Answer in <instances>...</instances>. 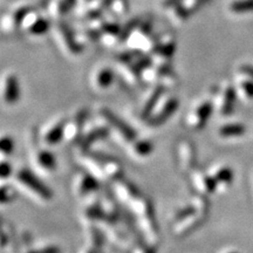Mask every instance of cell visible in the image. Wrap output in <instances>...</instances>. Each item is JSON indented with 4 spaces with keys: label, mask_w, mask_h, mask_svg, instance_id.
<instances>
[{
    "label": "cell",
    "mask_w": 253,
    "mask_h": 253,
    "mask_svg": "<svg viewBox=\"0 0 253 253\" xmlns=\"http://www.w3.org/2000/svg\"><path fill=\"white\" fill-rule=\"evenodd\" d=\"M213 178L216 179L217 184L229 185L233 181V171L229 167H221L218 168L216 172L213 173Z\"/></svg>",
    "instance_id": "cell-21"
},
{
    "label": "cell",
    "mask_w": 253,
    "mask_h": 253,
    "mask_svg": "<svg viewBox=\"0 0 253 253\" xmlns=\"http://www.w3.org/2000/svg\"><path fill=\"white\" fill-rule=\"evenodd\" d=\"M39 253H60V251L56 246H47V248L41 249Z\"/></svg>",
    "instance_id": "cell-29"
},
{
    "label": "cell",
    "mask_w": 253,
    "mask_h": 253,
    "mask_svg": "<svg viewBox=\"0 0 253 253\" xmlns=\"http://www.w3.org/2000/svg\"><path fill=\"white\" fill-rule=\"evenodd\" d=\"M213 106L210 101H204L201 104L196 107V109L192 112V115L190 116V126L196 130L204 128L208 123V120L210 119L212 114Z\"/></svg>",
    "instance_id": "cell-4"
},
{
    "label": "cell",
    "mask_w": 253,
    "mask_h": 253,
    "mask_svg": "<svg viewBox=\"0 0 253 253\" xmlns=\"http://www.w3.org/2000/svg\"><path fill=\"white\" fill-rule=\"evenodd\" d=\"M227 8L232 14L253 13V0H232L227 5Z\"/></svg>",
    "instance_id": "cell-14"
},
{
    "label": "cell",
    "mask_w": 253,
    "mask_h": 253,
    "mask_svg": "<svg viewBox=\"0 0 253 253\" xmlns=\"http://www.w3.org/2000/svg\"><path fill=\"white\" fill-rule=\"evenodd\" d=\"M202 221H203V219H201L198 214L197 216L194 214V216L186 218L184 220L177 221L175 233L177 236H184L186 233H190L191 231H194L196 227H198V225H201Z\"/></svg>",
    "instance_id": "cell-11"
},
{
    "label": "cell",
    "mask_w": 253,
    "mask_h": 253,
    "mask_svg": "<svg viewBox=\"0 0 253 253\" xmlns=\"http://www.w3.org/2000/svg\"><path fill=\"white\" fill-rule=\"evenodd\" d=\"M20 97V86L14 74H7L4 84V99L6 103L14 104Z\"/></svg>",
    "instance_id": "cell-7"
},
{
    "label": "cell",
    "mask_w": 253,
    "mask_h": 253,
    "mask_svg": "<svg viewBox=\"0 0 253 253\" xmlns=\"http://www.w3.org/2000/svg\"><path fill=\"white\" fill-rule=\"evenodd\" d=\"M58 33L62 43L65 45L69 53H72V54H78V53L81 52V46L79 45V42L74 38V34H73L72 30L67 26V25L60 23L58 25Z\"/></svg>",
    "instance_id": "cell-6"
},
{
    "label": "cell",
    "mask_w": 253,
    "mask_h": 253,
    "mask_svg": "<svg viewBox=\"0 0 253 253\" xmlns=\"http://www.w3.org/2000/svg\"><path fill=\"white\" fill-rule=\"evenodd\" d=\"M21 27H24L31 36L41 37L45 36L47 32L49 31L50 23L48 19L41 17L40 14H38L37 12L32 9L30 13L25 17Z\"/></svg>",
    "instance_id": "cell-2"
},
{
    "label": "cell",
    "mask_w": 253,
    "mask_h": 253,
    "mask_svg": "<svg viewBox=\"0 0 253 253\" xmlns=\"http://www.w3.org/2000/svg\"><path fill=\"white\" fill-rule=\"evenodd\" d=\"M227 253H238V252H236V251H231V252H227Z\"/></svg>",
    "instance_id": "cell-31"
},
{
    "label": "cell",
    "mask_w": 253,
    "mask_h": 253,
    "mask_svg": "<svg viewBox=\"0 0 253 253\" xmlns=\"http://www.w3.org/2000/svg\"><path fill=\"white\" fill-rule=\"evenodd\" d=\"M240 73H243V74H245L246 77L251 78L253 80V66L243 65L242 67H240Z\"/></svg>",
    "instance_id": "cell-28"
},
{
    "label": "cell",
    "mask_w": 253,
    "mask_h": 253,
    "mask_svg": "<svg viewBox=\"0 0 253 253\" xmlns=\"http://www.w3.org/2000/svg\"><path fill=\"white\" fill-rule=\"evenodd\" d=\"M30 253H39V251H37V252H30Z\"/></svg>",
    "instance_id": "cell-32"
},
{
    "label": "cell",
    "mask_w": 253,
    "mask_h": 253,
    "mask_svg": "<svg viewBox=\"0 0 253 253\" xmlns=\"http://www.w3.org/2000/svg\"><path fill=\"white\" fill-rule=\"evenodd\" d=\"M236 90L235 88L227 86L223 93V99H221V107H220V113L223 115H230L233 112L235 108V102H236Z\"/></svg>",
    "instance_id": "cell-12"
},
{
    "label": "cell",
    "mask_w": 253,
    "mask_h": 253,
    "mask_svg": "<svg viewBox=\"0 0 253 253\" xmlns=\"http://www.w3.org/2000/svg\"><path fill=\"white\" fill-rule=\"evenodd\" d=\"M12 173V167L11 164L7 163V162H2L1 163V177L2 178H6V177H8L9 175Z\"/></svg>",
    "instance_id": "cell-27"
},
{
    "label": "cell",
    "mask_w": 253,
    "mask_h": 253,
    "mask_svg": "<svg viewBox=\"0 0 253 253\" xmlns=\"http://www.w3.org/2000/svg\"><path fill=\"white\" fill-rule=\"evenodd\" d=\"M108 128L106 126H99V128H95L93 130H90L87 135H84V137L81 141V148L82 149H88L91 144L95 143L97 140L104 138L108 136Z\"/></svg>",
    "instance_id": "cell-13"
},
{
    "label": "cell",
    "mask_w": 253,
    "mask_h": 253,
    "mask_svg": "<svg viewBox=\"0 0 253 253\" xmlns=\"http://www.w3.org/2000/svg\"><path fill=\"white\" fill-rule=\"evenodd\" d=\"M245 134V126L240 123H229V125H224L220 126L219 135L221 137H238Z\"/></svg>",
    "instance_id": "cell-17"
},
{
    "label": "cell",
    "mask_w": 253,
    "mask_h": 253,
    "mask_svg": "<svg viewBox=\"0 0 253 253\" xmlns=\"http://www.w3.org/2000/svg\"><path fill=\"white\" fill-rule=\"evenodd\" d=\"M181 157L183 164L186 168H194L196 164V154L195 149L189 142H182L181 143Z\"/></svg>",
    "instance_id": "cell-18"
},
{
    "label": "cell",
    "mask_w": 253,
    "mask_h": 253,
    "mask_svg": "<svg viewBox=\"0 0 253 253\" xmlns=\"http://www.w3.org/2000/svg\"><path fill=\"white\" fill-rule=\"evenodd\" d=\"M132 150H134V153L137 155V156L145 157L148 156V155H150L151 151H153V143L148 140L137 141L135 142Z\"/></svg>",
    "instance_id": "cell-23"
},
{
    "label": "cell",
    "mask_w": 253,
    "mask_h": 253,
    "mask_svg": "<svg viewBox=\"0 0 253 253\" xmlns=\"http://www.w3.org/2000/svg\"><path fill=\"white\" fill-rule=\"evenodd\" d=\"M38 162L41 167L43 168V169L47 170V171H52V170H54L55 168V157L54 155L52 153H49V151H40L39 154H38Z\"/></svg>",
    "instance_id": "cell-22"
},
{
    "label": "cell",
    "mask_w": 253,
    "mask_h": 253,
    "mask_svg": "<svg viewBox=\"0 0 253 253\" xmlns=\"http://www.w3.org/2000/svg\"><path fill=\"white\" fill-rule=\"evenodd\" d=\"M17 178L21 184L26 186L28 190H31L33 194L39 196L40 198L45 199V201H49V199L52 198V191L48 189V186L43 184V183L41 182L33 172H31L30 170H19V172L17 173Z\"/></svg>",
    "instance_id": "cell-1"
},
{
    "label": "cell",
    "mask_w": 253,
    "mask_h": 253,
    "mask_svg": "<svg viewBox=\"0 0 253 253\" xmlns=\"http://www.w3.org/2000/svg\"><path fill=\"white\" fill-rule=\"evenodd\" d=\"M177 108H178V101H177L175 97H170L169 100L166 101V103L161 107V109L158 110L157 113L153 114L149 119H148V125L151 126H158L163 125L164 122L168 121L173 113L176 112Z\"/></svg>",
    "instance_id": "cell-5"
},
{
    "label": "cell",
    "mask_w": 253,
    "mask_h": 253,
    "mask_svg": "<svg viewBox=\"0 0 253 253\" xmlns=\"http://www.w3.org/2000/svg\"><path fill=\"white\" fill-rule=\"evenodd\" d=\"M79 192L80 195H87L89 192H93L97 189V181L95 179V177H91L89 175H84L80 178V182H79Z\"/></svg>",
    "instance_id": "cell-20"
},
{
    "label": "cell",
    "mask_w": 253,
    "mask_h": 253,
    "mask_svg": "<svg viewBox=\"0 0 253 253\" xmlns=\"http://www.w3.org/2000/svg\"><path fill=\"white\" fill-rule=\"evenodd\" d=\"M196 185L202 190V192L207 195L213 194L214 190L217 189V182L213 176H207L204 173H198L196 176Z\"/></svg>",
    "instance_id": "cell-15"
},
{
    "label": "cell",
    "mask_w": 253,
    "mask_h": 253,
    "mask_svg": "<svg viewBox=\"0 0 253 253\" xmlns=\"http://www.w3.org/2000/svg\"><path fill=\"white\" fill-rule=\"evenodd\" d=\"M109 8H112V12L116 17H121L128 12V1L126 0H113Z\"/></svg>",
    "instance_id": "cell-24"
},
{
    "label": "cell",
    "mask_w": 253,
    "mask_h": 253,
    "mask_svg": "<svg viewBox=\"0 0 253 253\" xmlns=\"http://www.w3.org/2000/svg\"><path fill=\"white\" fill-rule=\"evenodd\" d=\"M101 115H102L103 118L107 120V122H108L112 126H114V128H115L126 141L132 142L135 140L136 132L134 129H132L129 125H126L122 119H120L115 113H113L112 110L104 108V109H101Z\"/></svg>",
    "instance_id": "cell-3"
},
{
    "label": "cell",
    "mask_w": 253,
    "mask_h": 253,
    "mask_svg": "<svg viewBox=\"0 0 253 253\" xmlns=\"http://www.w3.org/2000/svg\"><path fill=\"white\" fill-rule=\"evenodd\" d=\"M239 86L248 99H253V80H242Z\"/></svg>",
    "instance_id": "cell-26"
},
{
    "label": "cell",
    "mask_w": 253,
    "mask_h": 253,
    "mask_svg": "<svg viewBox=\"0 0 253 253\" xmlns=\"http://www.w3.org/2000/svg\"><path fill=\"white\" fill-rule=\"evenodd\" d=\"M78 0H52L50 12L56 19H62L71 9L74 7Z\"/></svg>",
    "instance_id": "cell-10"
},
{
    "label": "cell",
    "mask_w": 253,
    "mask_h": 253,
    "mask_svg": "<svg viewBox=\"0 0 253 253\" xmlns=\"http://www.w3.org/2000/svg\"><path fill=\"white\" fill-rule=\"evenodd\" d=\"M82 1H84L86 5H88V4H90V2L95 1V0H82Z\"/></svg>",
    "instance_id": "cell-30"
},
{
    "label": "cell",
    "mask_w": 253,
    "mask_h": 253,
    "mask_svg": "<svg viewBox=\"0 0 253 253\" xmlns=\"http://www.w3.org/2000/svg\"><path fill=\"white\" fill-rule=\"evenodd\" d=\"M86 116H87V113L86 112H82L79 114L77 116V119H75L74 123H72L71 126H68L67 129H66V136H67V138L69 140H73V138H77L79 134H80L81 129H82V125H84V120H86Z\"/></svg>",
    "instance_id": "cell-19"
},
{
    "label": "cell",
    "mask_w": 253,
    "mask_h": 253,
    "mask_svg": "<svg viewBox=\"0 0 253 253\" xmlns=\"http://www.w3.org/2000/svg\"><path fill=\"white\" fill-rule=\"evenodd\" d=\"M66 135V125L65 121H58L52 126H49L48 130L43 135V141L47 144L54 145L58 144L62 140L63 136Z\"/></svg>",
    "instance_id": "cell-9"
},
{
    "label": "cell",
    "mask_w": 253,
    "mask_h": 253,
    "mask_svg": "<svg viewBox=\"0 0 253 253\" xmlns=\"http://www.w3.org/2000/svg\"><path fill=\"white\" fill-rule=\"evenodd\" d=\"M114 81V73L110 68L103 67L100 68L95 74V84L101 89H106L112 86Z\"/></svg>",
    "instance_id": "cell-16"
},
{
    "label": "cell",
    "mask_w": 253,
    "mask_h": 253,
    "mask_svg": "<svg viewBox=\"0 0 253 253\" xmlns=\"http://www.w3.org/2000/svg\"><path fill=\"white\" fill-rule=\"evenodd\" d=\"M164 93V87L162 84H158L153 89V91L150 93V96L148 97L147 101H145L143 108L141 110V118L144 120H148L153 115L154 109L156 108L158 101L161 100L162 95Z\"/></svg>",
    "instance_id": "cell-8"
},
{
    "label": "cell",
    "mask_w": 253,
    "mask_h": 253,
    "mask_svg": "<svg viewBox=\"0 0 253 253\" xmlns=\"http://www.w3.org/2000/svg\"><path fill=\"white\" fill-rule=\"evenodd\" d=\"M0 148H1V153L4 155H11L13 153L14 149V143L13 140H12L9 136H4L1 138V144H0Z\"/></svg>",
    "instance_id": "cell-25"
}]
</instances>
